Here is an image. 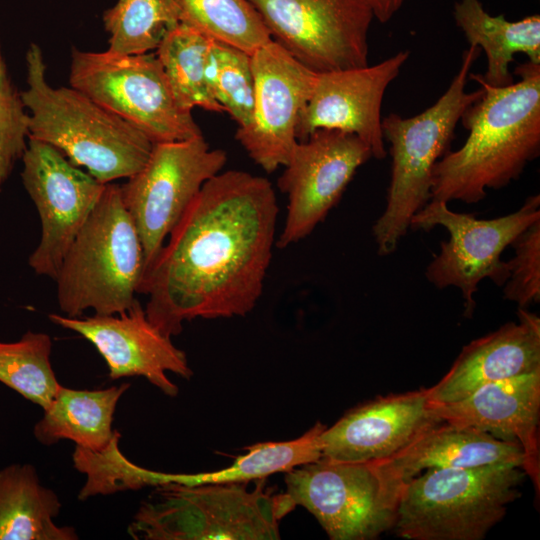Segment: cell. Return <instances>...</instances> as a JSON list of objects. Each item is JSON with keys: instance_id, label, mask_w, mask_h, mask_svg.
Masks as SVG:
<instances>
[{"instance_id": "8fae6325", "label": "cell", "mask_w": 540, "mask_h": 540, "mask_svg": "<svg viewBox=\"0 0 540 540\" xmlns=\"http://www.w3.org/2000/svg\"><path fill=\"white\" fill-rule=\"evenodd\" d=\"M285 494L307 509L332 540H372L394 528L399 492L369 462L326 457L285 475Z\"/></svg>"}, {"instance_id": "7a4b0ae2", "label": "cell", "mask_w": 540, "mask_h": 540, "mask_svg": "<svg viewBox=\"0 0 540 540\" xmlns=\"http://www.w3.org/2000/svg\"><path fill=\"white\" fill-rule=\"evenodd\" d=\"M518 82L493 87L473 76L483 95L460 121L469 131L465 143L447 151L434 165L431 199L476 203L488 189L519 178L540 153V64L519 65Z\"/></svg>"}, {"instance_id": "d6986e66", "label": "cell", "mask_w": 540, "mask_h": 540, "mask_svg": "<svg viewBox=\"0 0 540 540\" xmlns=\"http://www.w3.org/2000/svg\"><path fill=\"white\" fill-rule=\"evenodd\" d=\"M435 405L445 422L517 442L525 455L524 471L539 494L540 370L490 382L461 400Z\"/></svg>"}, {"instance_id": "7402d4cb", "label": "cell", "mask_w": 540, "mask_h": 540, "mask_svg": "<svg viewBox=\"0 0 540 540\" xmlns=\"http://www.w3.org/2000/svg\"><path fill=\"white\" fill-rule=\"evenodd\" d=\"M453 16L469 45L481 48L487 58L484 74H471L493 87L514 82L509 64L514 55L525 54L532 63L540 64V16H527L509 21L504 15L492 16L480 0H458Z\"/></svg>"}, {"instance_id": "ac0fdd59", "label": "cell", "mask_w": 540, "mask_h": 540, "mask_svg": "<svg viewBox=\"0 0 540 540\" xmlns=\"http://www.w3.org/2000/svg\"><path fill=\"white\" fill-rule=\"evenodd\" d=\"M441 422L428 388L379 397L323 430L322 457L343 462L384 460Z\"/></svg>"}, {"instance_id": "9a60e30c", "label": "cell", "mask_w": 540, "mask_h": 540, "mask_svg": "<svg viewBox=\"0 0 540 540\" xmlns=\"http://www.w3.org/2000/svg\"><path fill=\"white\" fill-rule=\"evenodd\" d=\"M255 81L250 123L238 127L235 138L248 156L267 173L285 166L297 143L299 114L312 93L317 73L272 39L251 54Z\"/></svg>"}, {"instance_id": "4dcf8cb0", "label": "cell", "mask_w": 540, "mask_h": 540, "mask_svg": "<svg viewBox=\"0 0 540 540\" xmlns=\"http://www.w3.org/2000/svg\"><path fill=\"white\" fill-rule=\"evenodd\" d=\"M119 439L120 433L116 430L110 443L100 451L75 447L74 467L87 475V482L78 495L80 500L168 482V473L150 471L127 460L119 450Z\"/></svg>"}, {"instance_id": "44dd1931", "label": "cell", "mask_w": 540, "mask_h": 540, "mask_svg": "<svg viewBox=\"0 0 540 540\" xmlns=\"http://www.w3.org/2000/svg\"><path fill=\"white\" fill-rule=\"evenodd\" d=\"M397 491L426 470L514 464L524 470L522 447L470 427L441 422L420 434L393 456L371 461Z\"/></svg>"}, {"instance_id": "f546056e", "label": "cell", "mask_w": 540, "mask_h": 540, "mask_svg": "<svg viewBox=\"0 0 540 540\" xmlns=\"http://www.w3.org/2000/svg\"><path fill=\"white\" fill-rule=\"evenodd\" d=\"M206 78L212 96L238 127L252 119L255 81L251 55L232 45L211 39Z\"/></svg>"}, {"instance_id": "d4e9b609", "label": "cell", "mask_w": 540, "mask_h": 540, "mask_svg": "<svg viewBox=\"0 0 540 540\" xmlns=\"http://www.w3.org/2000/svg\"><path fill=\"white\" fill-rule=\"evenodd\" d=\"M210 41L199 30L181 22L155 50L177 103L187 111L201 107L225 112L212 96L206 78Z\"/></svg>"}, {"instance_id": "30bf717a", "label": "cell", "mask_w": 540, "mask_h": 540, "mask_svg": "<svg viewBox=\"0 0 540 540\" xmlns=\"http://www.w3.org/2000/svg\"><path fill=\"white\" fill-rule=\"evenodd\" d=\"M447 202L430 200L411 219L410 228L428 231L444 227L449 240L442 241L440 251L426 268L425 275L438 289L454 286L460 289L465 315L472 316L474 295L479 283L489 278L503 286L509 277L502 252L531 224L540 220V196L526 198L515 212L494 219H477L474 215L450 210Z\"/></svg>"}, {"instance_id": "e0dca14e", "label": "cell", "mask_w": 540, "mask_h": 540, "mask_svg": "<svg viewBox=\"0 0 540 540\" xmlns=\"http://www.w3.org/2000/svg\"><path fill=\"white\" fill-rule=\"evenodd\" d=\"M48 317L52 323L93 344L105 360L112 380L141 376L174 397L178 387L166 372L185 379L193 375L186 354L148 320L138 300L119 314L68 317L52 313Z\"/></svg>"}, {"instance_id": "ffe728a7", "label": "cell", "mask_w": 540, "mask_h": 540, "mask_svg": "<svg viewBox=\"0 0 540 540\" xmlns=\"http://www.w3.org/2000/svg\"><path fill=\"white\" fill-rule=\"evenodd\" d=\"M518 320L464 346L445 376L428 388L431 400L455 402L490 382L540 370V318L519 308Z\"/></svg>"}, {"instance_id": "5bb4252c", "label": "cell", "mask_w": 540, "mask_h": 540, "mask_svg": "<svg viewBox=\"0 0 540 540\" xmlns=\"http://www.w3.org/2000/svg\"><path fill=\"white\" fill-rule=\"evenodd\" d=\"M371 157V149L359 137L338 130L318 129L298 140L277 182L288 196L277 247L286 248L308 236Z\"/></svg>"}, {"instance_id": "6da1fadb", "label": "cell", "mask_w": 540, "mask_h": 540, "mask_svg": "<svg viewBox=\"0 0 540 540\" xmlns=\"http://www.w3.org/2000/svg\"><path fill=\"white\" fill-rule=\"evenodd\" d=\"M278 212L265 177L227 170L206 181L142 279L148 320L171 338L185 321L251 312L271 263Z\"/></svg>"}, {"instance_id": "83f0119b", "label": "cell", "mask_w": 540, "mask_h": 540, "mask_svg": "<svg viewBox=\"0 0 540 540\" xmlns=\"http://www.w3.org/2000/svg\"><path fill=\"white\" fill-rule=\"evenodd\" d=\"M51 337L27 331L14 342L0 341V382L46 409L60 388L50 361Z\"/></svg>"}, {"instance_id": "603a6c76", "label": "cell", "mask_w": 540, "mask_h": 540, "mask_svg": "<svg viewBox=\"0 0 540 540\" xmlns=\"http://www.w3.org/2000/svg\"><path fill=\"white\" fill-rule=\"evenodd\" d=\"M129 387V383L97 390L60 386L43 410V417L34 425V437L46 446L66 439L92 451L104 449L115 435L113 416Z\"/></svg>"}, {"instance_id": "ba28073f", "label": "cell", "mask_w": 540, "mask_h": 540, "mask_svg": "<svg viewBox=\"0 0 540 540\" xmlns=\"http://www.w3.org/2000/svg\"><path fill=\"white\" fill-rule=\"evenodd\" d=\"M69 82L153 143L202 135L192 111L177 103L155 52L118 55L74 48Z\"/></svg>"}, {"instance_id": "484cf974", "label": "cell", "mask_w": 540, "mask_h": 540, "mask_svg": "<svg viewBox=\"0 0 540 540\" xmlns=\"http://www.w3.org/2000/svg\"><path fill=\"white\" fill-rule=\"evenodd\" d=\"M320 422L297 439L285 442L258 443L245 449L234 463L222 470L198 474H172L171 482L187 485L208 483H245L314 462L322 457Z\"/></svg>"}, {"instance_id": "2e32d148", "label": "cell", "mask_w": 540, "mask_h": 540, "mask_svg": "<svg viewBox=\"0 0 540 540\" xmlns=\"http://www.w3.org/2000/svg\"><path fill=\"white\" fill-rule=\"evenodd\" d=\"M409 55L403 50L375 65L317 73L310 98L298 117L297 140H305L318 129L338 130L356 135L369 146L372 157L383 159V97Z\"/></svg>"}, {"instance_id": "4316f807", "label": "cell", "mask_w": 540, "mask_h": 540, "mask_svg": "<svg viewBox=\"0 0 540 540\" xmlns=\"http://www.w3.org/2000/svg\"><path fill=\"white\" fill-rule=\"evenodd\" d=\"M103 22L110 35L107 51L134 55L156 50L182 19L176 0H118Z\"/></svg>"}, {"instance_id": "d6a6232c", "label": "cell", "mask_w": 540, "mask_h": 540, "mask_svg": "<svg viewBox=\"0 0 540 540\" xmlns=\"http://www.w3.org/2000/svg\"><path fill=\"white\" fill-rule=\"evenodd\" d=\"M514 257L507 261L509 277L504 298L527 309L540 301V220L525 229L512 243Z\"/></svg>"}, {"instance_id": "f1b7e54d", "label": "cell", "mask_w": 540, "mask_h": 540, "mask_svg": "<svg viewBox=\"0 0 540 540\" xmlns=\"http://www.w3.org/2000/svg\"><path fill=\"white\" fill-rule=\"evenodd\" d=\"M182 23L248 54L271 40L249 0H176Z\"/></svg>"}, {"instance_id": "7c38bea8", "label": "cell", "mask_w": 540, "mask_h": 540, "mask_svg": "<svg viewBox=\"0 0 540 540\" xmlns=\"http://www.w3.org/2000/svg\"><path fill=\"white\" fill-rule=\"evenodd\" d=\"M273 41L315 73L369 65L363 0H249Z\"/></svg>"}, {"instance_id": "9c48e42d", "label": "cell", "mask_w": 540, "mask_h": 540, "mask_svg": "<svg viewBox=\"0 0 540 540\" xmlns=\"http://www.w3.org/2000/svg\"><path fill=\"white\" fill-rule=\"evenodd\" d=\"M226 161V152L212 149L203 135L158 142L144 166L120 186L142 244L143 277L202 186L222 171Z\"/></svg>"}, {"instance_id": "1f68e13d", "label": "cell", "mask_w": 540, "mask_h": 540, "mask_svg": "<svg viewBox=\"0 0 540 540\" xmlns=\"http://www.w3.org/2000/svg\"><path fill=\"white\" fill-rule=\"evenodd\" d=\"M29 114L9 77L0 45V186L27 148Z\"/></svg>"}, {"instance_id": "277c9868", "label": "cell", "mask_w": 540, "mask_h": 540, "mask_svg": "<svg viewBox=\"0 0 540 540\" xmlns=\"http://www.w3.org/2000/svg\"><path fill=\"white\" fill-rule=\"evenodd\" d=\"M478 56L479 48L469 45L449 87L432 106L408 118L396 113L382 118L392 165L386 207L372 228L380 255L395 251L412 217L431 200L434 165L449 151L463 113L483 95L481 86L466 91L470 69Z\"/></svg>"}, {"instance_id": "3957f363", "label": "cell", "mask_w": 540, "mask_h": 540, "mask_svg": "<svg viewBox=\"0 0 540 540\" xmlns=\"http://www.w3.org/2000/svg\"><path fill=\"white\" fill-rule=\"evenodd\" d=\"M26 84L20 96L29 114V138L53 146L102 184L129 178L144 166L152 140L79 90L51 86L37 44L26 52Z\"/></svg>"}, {"instance_id": "4fadbf2b", "label": "cell", "mask_w": 540, "mask_h": 540, "mask_svg": "<svg viewBox=\"0 0 540 540\" xmlns=\"http://www.w3.org/2000/svg\"><path fill=\"white\" fill-rule=\"evenodd\" d=\"M23 185L41 222L28 265L56 279L62 260L103 192L105 184L73 165L59 150L29 138L22 156Z\"/></svg>"}, {"instance_id": "8992f818", "label": "cell", "mask_w": 540, "mask_h": 540, "mask_svg": "<svg viewBox=\"0 0 540 540\" xmlns=\"http://www.w3.org/2000/svg\"><path fill=\"white\" fill-rule=\"evenodd\" d=\"M244 484L156 485L128 532L146 540L279 539V520L295 506L285 493L248 491Z\"/></svg>"}, {"instance_id": "52a82bcc", "label": "cell", "mask_w": 540, "mask_h": 540, "mask_svg": "<svg viewBox=\"0 0 540 540\" xmlns=\"http://www.w3.org/2000/svg\"><path fill=\"white\" fill-rule=\"evenodd\" d=\"M514 464L426 470L402 485L394 528L408 540H482L521 496Z\"/></svg>"}, {"instance_id": "836d02e7", "label": "cell", "mask_w": 540, "mask_h": 540, "mask_svg": "<svg viewBox=\"0 0 540 540\" xmlns=\"http://www.w3.org/2000/svg\"><path fill=\"white\" fill-rule=\"evenodd\" d=\"M371 9L374 18L388 22L402 7L405 0H363Z\"/></svg>"}, {"instance_id": "5b68a950", "label": "cell", "mask_w": 540, "mask_h": 540, "mask_svg": "<svg viewBox=\"0 0 540 540\" xmlns=\"http://www.w3.org/2000/svg\"><path fill=\"white\" fill-rule=\"evenodd\" d=\"M144 255L136 227L121 199L120 186L107 183L66 252L57 277V302L68 317L91 309L119 314L137 300Z\"/></svg>"}, {"instance_id": "cb8c5ba5", "label": "cell", "mask_w": 540, "mask_h": 540, "mask_svg": "<svg viewBox=\"0 0 540 540\" xmlns=\"http://www.w3.org/2000/svg\"><path fill=\"white\" fill-rule=\"evenodd\" d=\"M61 502L41 484L31 464L0 469V540H75L76 530L58 526Z\"/></svg>"}]
</instances>
